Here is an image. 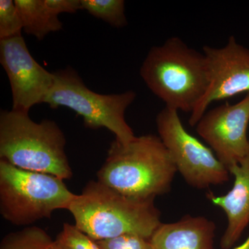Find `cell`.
Masks as SVG:
<instances>
[{
    "mask_svg": "<svg viewBox=\"0 0 249 249\" xmlns=\"http://www.w3.org/2000/svg\"><path fill=\"white\" fill-rule=\"evenodd\" d=\"M23 22V30L43 40L50 33L61 30L62 23L45 0H15Z\"/></svg>",
    "mask_w": 249,
    "mask_h": 249,
    "instance_id": "4fadbf2b",
    "label": "cell"
},
{
    "mask_svg": "<svg viewBox=\"0 0 249 249\" xmlns=\"http://www.w3.org/2000/svg\"><path fill=\"white\" fill-rule=\"evenodd\" d=\"M49 9L56 15L67 13L75 14L82 9L81 0H45Z\"/></svg>",
    "mask_w": 249,
    "mask_h": 249,
    "instance_id": "d6986e66",
    "label": "cell"
},
{
    "mask_svg": "<svg viewBox=\"0 0 249 249\" xmlns=\"http://www.w3.org/2000/svg\"><path fill=\"white\" fill-rule=\"evenodd\" d=\"M159 137L189 186L206 189L228 182L231 174L213 151L185 129L178 111L165 107L156 119Z\"/></svg>",
    "mask_w": 249,
    "mask_h": 249,
    "instance_id": "52a82bcc",
    "label": "cell"
},
{
    "mask_svg": "<svg viewBox=\"0 0 249 249\" xmlns=\"http://www.w3.org/2000/svg\"><path fill=\"white\" fill-rule=\"evenodd\" d=\"M228 170L234 177L231 189L224 196H215L213 193L206 195L211 202L223 210L227 217V229L221 239L222 249H231L249 224V155Z\"/></svg>",
    "mask_w": 249,
    "mask_h": 249,
    "instance_id": "8fae6325",
    "label": "cell"
},
{
    "mask_svg": "<svg viewBox=\"0 0 249 249\" xmlns=\"http://www.w3.org/2000/svg\"><path fill=\"white\" fill-rule=\"evenodd\" d=\"M76 196L58 177L0 160V213L15 226L31 225L57 210H68Z\"/></svg>",
    "mask_w": 249,
    "mask_h": 249,
    "instance_id": "5b68a950",
    "label": "cell"
},
{
    "mask_svg": "<svg viewBox=\"0 0 249 249\" xmlns=\"http://www.w3.org/2000/svg\"><path fill=\"white\" fill-rule=\"evenodd\" d=\"M249 92L235 104L207 110L196 124L197 134L229 169L249 155Z\"/></svg>",
    "mask_w": 249,
    "mask_h": 249,
    "instance_id": "9c48e42d",
    "label": "cell"
},
{
    "mask_svg": "<svg viewBox=\"0 0 249 249\" xmlns=\"http://www.w3.org/2000/svg\"><path fill=\"white\" fill-rule=\"evenodd\" d=\"M23 22L15 1H0V40L22 36Z\"/></svg>",
    "mask_w": 249,
    "mask_h": 249,
    "instance_id": "2e32d148",
    "label": "cell"
},
{
    "mask_svg": "<svg viewBox=\"0 0 249 249\" xmlns=\"http://www.w3.org/2000/svg\"><path fill=\"white\" fill-rule=\"evenodd\" d=\"M155 200L124 196L98 181H90L68 211L76 227L97 242L124 235L150 239L162 223Z\"/></svg>",
    "mask_w": 249,
    "mask_h": 249,
    "instance_id": "6da1fadb",
    "label": "cell"
},
{
    "mask_svg": "<svg viewBox=\"0 0 249 249\" xmlns=\"http://www.w3.org/2000/svg\"><path fill=\"white\" fill-rule=\"evenodd\" d=\"M53 75V87L45 101L49 107L70 108L83 118L87 127L107 128L121 143H128L136 138L125 120V111L137 98L135 91L108 95L94 92L70 67L54 72Z\"/></svg>",
    "mask_w": 249,
    "mask_h": 249,
    "instance_id": "8992f818",
    "label": "cell"
},
{
    "mask_svg": "<svg viewBox=\"0 0 249 249\" xmlns=\"http://www.w3.org/2000/svg\"><path fill=\"white\" fill-rule=\"evenodd\" d=\"M82 9L112 27L122 28L127 24L124 0H81Z\"/></svg>",
    "mask_w": 249,
    "mask_h": 249,
    "instance_id": "9a60e30c",
    "label": "cell"
},
{
    "mask_svg": "<svg viewBox=\"0 0 249 249\" xmlns=\"http://www.w3.org/2000/svg\"><path fill=\"white\" fill-rule=\"evenodd\" d=\"M55 240L62 249H103L97 241L81 231L76 225L63 224Z\"/></svg>",
    "mask_w": 249,
    "mask_h": 249,
    "instance_id": "e0dca14e",
    "label": "cell"
},
{
    "mask_svg": "<svg viewBox=\"0 0 249 249\" xmlns=\"http://www.w3.org/2000/svg\"><path fill=\"white\" fill-rule=\"evenodd\" d=\"M0 62L12 91V110L27 113L45 103L54 83L53 73L46 70L31 55L22 36L0 40Z\"/></svg>",
    "mask_w": 249,
    "mask_h": 249,
    "instance_id": "30bf717a",
    "label": "cell"
},
{
    "mask_svg": "<svg viewBox=\"0 0 249 249\" xmlns=\"http://www.w3.org/2000/svg\"><path fill=\"white\" fill-rule=\"evenodd\" d=\"M232 249H249V235L247 237V240L242 245Z\"/></svg>",
    "mask_w": 249,
    "mask_h": 249,
    "instance_id": "ffe728a7",
    "label": "cell"
},
{
    "mask_svg": "<svg viewBox=\"0 0 249 249\" xmlns=\"http://www.w3.org/2000/svg\"><path fill=\"white\" fill-rule=\"evenodd\" d=\"M0 249H62L44 229L27 227L5 236Z\"/></svg>",
    "mask_w": 249,
    "mask_h": 249,
    "instance_id": "5bb4252c",
    "label": "cell"
},
{
    "mask_svg": "<svg viewBox=\"0 0 249 249\" xmlns=\"http://www.w3.org/2000/svg\"><path fill=\"white\" fill-rule=\"evenodd\" d=\"M103 249H153L150 239L136 235H124L98 241Z\"/></svg>",
    "mask_w": 249,
    "mask_h": 249,
    "instance_id": "ac0fdd59",
    "label": "cell"
},
{
    "mask_svg": "<svg viewBox=\"0 0 249 249\" xmlns=\"http://www.w3.org/2000/svg\"><path fill=\"white\" fill-rule=\"evenodd\" d=\"M202 51L207 71L208 87L190 116L191 127H196L211 103L249 92L248 48L239 44L232 36L223 47L206 45Z\"/></svg>",
    "mask_w": 249,
    "mask_h": 249,
    "instance_id": "ba28073f",
    "label": "cell"
},
{
    "mask_svg": "<svg viewBox=\"0 0 249 249\" xmlns=\"http://www.w3.org/2000/svg\"><path fill=\"white\" fill-rule=\"evenodd\" d=\"M216 225L204 216H183L161 223L150 238L153 249H215Z\"/></svg>",
    "mask_w": 249,
    "mask_h": 249,
    "instance_id": "7c38bea8",
    "label": "cell"
},
{
    "mask_svg": "<svg viewBox=\"0 0 249 249\" xmlns=\"http://www.w3.org/2000/svg\"><path fill=\"white\" fill-rule=\"evenodd\" d=\"M65 145V134L55 121L36 123L27 113L1 111L0 160L21 169L69 179L73 172Z\"/></svg>",
    "mask_w": 249,
    "mask_h": 249,
    "instance_id": "277c9868",
    "label": "cell"
},
{
    "mask_svg": "<svg viewBox=\"0 0 249 249\" xmlns=\"http://www.w3.org/2000/svg\"><path fill=\"white\" fill-rule=\"evenodd\" d=\"M177 172L160 137L146 134L127 144L111 142L97 181L124 196L156 198L170 191Z\"/></svg>",
    "mask_w": 249,
    "mask_h": 249,
    "instance_id": "7a4b0ae2",
    "label": "cell"
},
{
    "mask_svg": "<svg viewBox=\"0 0 249 249\" xmlns=\"http://www.w3.org/2000/svg\"><path fill=\"white\" fill-rule=\"evenodd\" d=\"M140 75L165 107L190 114L208 87L204 54L175 36L150 49L141 67Z\"/></svg>",
    "mask_w": 249,
    "mask_h": 249,
    "instance_id": "3957f363",
    "label": "cell"
}]
</instances>
